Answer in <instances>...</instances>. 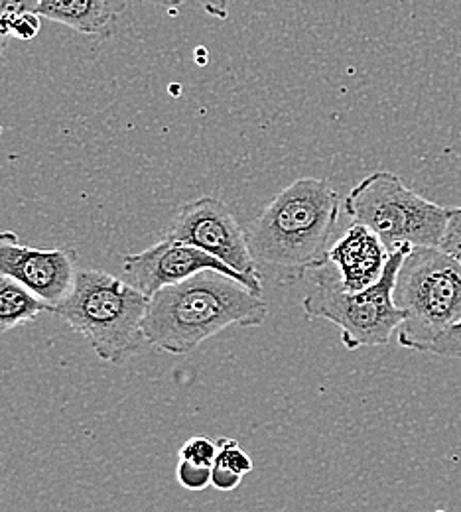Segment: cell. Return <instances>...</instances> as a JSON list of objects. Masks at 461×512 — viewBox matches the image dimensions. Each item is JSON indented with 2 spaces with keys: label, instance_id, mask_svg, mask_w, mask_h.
I'll return each instance as SVG.
<instances>
[{
  "label": "cell",
  "instance_id": "7402d4cb",
  "mask_svg": "<svg viewBox=\"0 0 461 512\" xmlns=\"http://www.w3.org/2000/svg\"><path fill=\"white\" fill-rule=\"evenodd\" d=\"M148 4H158V6H166V8H178L182 4H186L188 0H142Z\"/></svg>",
  "mask_w": 461,
  "mask_h": 512
},
{
  "label": "cell",
  "instance_id": "7c38bea8",
  "mask_svg": "<svg viewBox=\"0 0 461 512\" xmlns=\"http://www.w3.org/2000/svg\"><path fill=\"white\" fill-rule=\"evenodd\" d=\"M42 314H54V308L24 284L0 274V335L34 323Z\"/></svg>",
  "mask_w": 461,
  "mask_h": 512
},
{
  "label": "cell",
  "instance_id": "8992f818",
  "mask_svg": "<svg viewBox=\"0 0 461 512\" xmlns=\"http://www.w3.org/2000/svg\"><path fill=\"white\" fill-rule=\"evenodd\" d=\"M345 213L373 229L393 253L400 247H440L448 211L410 190L393 172H375L345 197Z\"/></svg>",
  "mask_w": 461,
  "mask_h": 512
},
{
  "label": "cell",
  "instance_id": "30bf717a",
  "mask_svg": "<svg viewBox=\"0 0 461 512\" xmlns=\"http://www.w3.org/2000/svg\"><path fill=\"white\" fill-rule=\"evenodd\" d=\"M391 258L383 239L363 223H355L331 245L328 262L337 270L345 290L357 292L381 280Z\"/></svg>",
  "mask_w": 461,
  "mask_h": 512
},
{
  "label": "cell",
  "instance_id": "2e32d148",
  "mask_svg": "<svg viewBox=\"0 0 461 512\" xmlns=\"http://www.w3.org/2000/svg\"><path fill=\"white\" fill-rule=\"evenodd\" d=\"M215 457H217V444H213L211 440H207L203 436L190 438L180 449V459H186L196 465L213 467Z\"/></svg>",
  "mask_w": 461,
  "mask_h": 512
},
{
  "label": "cell",
  "instance_id": "9a60e30c",
  "mask_svg": "<svg viewBox=\"0 0 461 512\" xmlns=\"http://www.w3.org/2000/svg\"><path fill=\"white\" fill-rule=\"evenodd\" d=\"M176 477H178V481L184 489L203 491L211 485V467L196 465V463H190L186 459H180L178 469H176Z\"/></svg>",
  "mask_w": 461,
  "mask_h": 512
},
{
  "label": "cell",
  "instance_id": "ba28073f",
  "mask_svg": "<svg viewBox=\"0 0 461 512\" xmlns=\"http://www.w3.org/2000/svg\"><path fill=\"white\" fill-rule=\"evenodd\" d=\"M203 270H219L229 274L243 282L249 290L263 296V278L241 274L223 260L182 241L162 239L140 253L123 258V278L148 298L160 288L184 282Z\"/></svg>",
  "mask_w": 461,
  "mask_h": 512
},
{
  "label": "cell",
  "instance_id": "e0dca14e",
  "mask_svg": "<svg viewBox=\"0 0 461 512\" xmlns=\"http://www.w3.org/2000/svg\"><path fill=\"white\" fill-rule=\"evenodd\" d=\"M440 249L454 256L461 264V205L450 207L446 229L440 241Z\"/></svg>",
  "mask_w": 461,
  "mask_h": 512
},
{
  "label": "cell",
  "instance_id": "5bb4252c",
  "mask_svg": "<svg viewBox=\"0 0 461 512\" xmlns=\"http://www.w3.org/2000/svg\"><path fill=\"white\" fill-rule=\"evenodd\" d=\"M38 0H0V62L8 44V38H12V24L14 20L24 12H36Z\"/></svg>",
  "mask_w": 461,
  "mask_h": 512
},
{
  "label": "cell",
  "instance_id": "4fadbf2b",
  "mask_svg": "<svg viewBox=\"0 0 461 512\" xmlns=\"http://www.w3.org/2000/svg\"><path fill=\"white\" fill-rule=\"evenodd\" d=\"M215 465L227 467V469L235 471L241 477H245L253 471V459L245 453V449L239 446L237 440H231V438H219L217 440Z\"/></svg>",
  "mask_w": 461,
  "mask_h": 512
},
{
  "label": "cell",
  "instance_id": "ffe728a7",
  "mask_svg": "<svg viewBox=\"0 0 461 512\" xmlns=\"http://www.w3.org/2000/svg\"><path fill=\"white\" fill-rule=\"evenodd\" d=\"M241 481H243V477L237 475L235 471L213 463V467H211V485L215 489H219V491H235L241 485Z\"/></svg>",
  "mask_w": 461,
  "mask_h": 512
},
{
  "label": "cell",
  "instance_id": "9c48e42d",
  "mask_svg": "<svg viewBox=\"0 0 461 512\" xmlns=\"http://www.w3.org/2000/svg\"><path fill=\"white\" fill-rule=\"evenodd\" d=\"M0 274L24 284L56 310L75 284L77 253L73 249H36L22 243L14 231H2Z\"/></svg>",
  "mask_w": 461,
  "mask_h": 512
},
{
  "label": "cell",
  "instance_id": "3957f363",
  "mask_svg": "<svg viewBox=\"0 0 461 512\" xmlns=\"http://www.w3.org/2000/svg\"><path fill=\"white\" fill-rule=\"evenodd\" d=\"M146 308L148 296L125 278L77 270L69 296L54 314L87 339L101 361L121 365L148 343L142 329Z\"/></svg>",
  "mask_w": 461,
  "mask_h": 512
},
{
  "label": "cell",
  "instance_id": "277c9868",
  "mask_svg": "<svg viewBox=\"0 0 461 512\" xmlns=\"http://www.w3.org/2000/svg\"><path fill=\"white\" fill-rule=\"evenodd\" d=\"M395 304L404 320L396 329L402 349L430 353L461 321V264L440 247H412L396 274Z\"/></svg>",
  "mask_w": 461,
  "mask_h": 512
},
{
  "label": "cell",
  "instance_id": "44dd1931",
  "mask_svg": "<svg viewBox=\"0 0 461 512\" xmlns=\"http://www.w3.org/2000/svg\"><path fill=\"white\" fill-rule=\"evenodd\" d=\"M201 8L219 20H227L229 18V0H198Z\"/></svg>",
  "mask_w": 461,
  "mask_h": 512
},
{
  "label": "cell",
  "instance_id": "d6986e66",
  "mask_svg": "<svg viewBox=\"0 0 461 512\" xmlns=\"http://www.w3.org/2000/svg\"><path fill=\"white\" fill-rule=\"evenodd\" d=\"M42 22V16L38 12H24L20 14L14 24H12V36L16 40H22V42H28V40H34L36 34L40 32V24Z\"/></svg>",
  "mask_w": 461,
  "mask_h": 512
},
{
  "label": "cell",
  "instance_id": "5b68a950",
  "mask_svg": "<svg viewBox=\"0 0 461 512\" xmlns=\"http://www.w3.org/2000/svg\"><path fill=\"white\" fill-rule=\"evenodd\" d=\"M410 249L400 247L393 251L381 280L357 292L341 286L331 262L314 270L310 292L302 300L306 320H326L337 325L341 343L349 351L387 345L404 320L402 310L395 304V280Z\"/></svg>",
  "mask_w": 461,
  "mask_h": 512
},
{
  "label": "cell",
  "instance_id": "6da1fadb",
  "mask_svg": "<svg viewBox=\"0 0 461 512\" xmlns=\"http://www.w3.org/2000/svg\"><path fill=\"white\" fill-rule=\"evenodd\" d=\"M339 213L328 180L300 178L274 195L247 233L259 276L290 286L328 264Z\"/></svg>",
  "mask_w": 461,
  "mask_h": 512
},
{
  "label": "cell",
  "instance_id": "7a4b0ae2",
  "mask_svg": "<svg viewBox=\"0 0 461 512\" xmlns=\"http://www.w3.org/2000/svg\"><path fill=\"white\" fill-rule=\"evenodd\" d=\"M268 304L237 278L203 270L148 298L142 329L148 345L168 355H190L229 327H261Z\"/></svg>",
  "mask_w": 461,
  "mask_h": 512
},
{
  "label": "cell",
  "instance_id": "52a82bcc",
  "mask_svg": "<svg viewBox=\"0 0 461 512\" xmlns=\"http://www.w3.org/2000/svg\"><path fill=\"white\" fill-rule=\"evenodd\" d=\"M164 239L194 245L241 274L259 276L245 229L227 203L213 195H203L182 205L164 231Z\"/></svg>",
  "mask_w": 461,
  "mask_h": 512
},
{
  "label": "cell",
  "instance_id": "8fae6325",
  "mask_svg": "<svg viewBox=\"0 0 461 512\" xmlns=\"http://www.w3.org/2000/svg\"><path fill=\"white\" fill-rule=\"evenodd\" d=\"M125 10L127 0H38L36 8L42 18L85 36L107 34Z\"/></svg>",
  "mask_w": 461,
  "mask_h": 512
},
{
  "label": "cell",
  "instance_id": "ac0fdd59",
  "mask_svg": "<svg viewBox=\"0 0 461 512\" xmlns=\"http://www.w3.org/2000/svg\"><path fill=\"white\" fill-rule=\"evenodd\" d=\"M430 353L448 359H461V321L432 345Z\"/></svg>",
  "mask_w": 461,
  "mask_h": 512
}]
</instances>
